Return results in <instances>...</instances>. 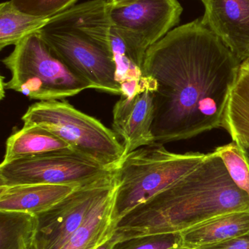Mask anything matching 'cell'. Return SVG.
<instances>
[{
  "label": "cell",
  "instance_id": "obj_1",
  "mask_svg": "<svg viewBox=\"0 0 249 249\" xmlns=\"http://www.w3.org/2000/svg\"><path fill=\"white\" fill-rule=\"evenodd\" d=\"M241 63L200 18L175 27L151 47L143 72L153 93L155 143L222 127Z\"/></svg>",
  "mask_w": 249,
  "mask_h": 249
},
{
  "label": "cell",
  "instance_id": "obj_2",
  "mask_svg": "<svg viewBox=\"0 0 249 249\" xmlns=\"http://www.w3.org/2000/svg\"><path fill=\"white\" fill-rule=\"evenodd\" d=\"M239 211H249L248 195L235 185L213 151L191 172L123 216L113 238L118 241L182 232L215 216Z\"/></svg>",
  "mask_w": 249,
  "mask_h": 249
},
{
  "label": "cell",
  "instance_id": "obj_3",
  "mask_svg": "<svg viewBox=\"0 0 249 249\" xmlns=\"http://www.w3.org/2000/svg\"><path fill=\"white\" fill-rule=\"evenodd\" d=\"M107 0H89L50 18L38 31L53 53L92 89L121 95L111 49Z\"/></svg>",
  "mask_w": 249,
  "mask_h": 249
},
{
  "label": "cell",
  "instance_id": "obj_4",
  "mask_svg": "<svg viewBox=\"0 0 249 249\" xmlns=\"http://www.w3.org/2000/svg\"><path fill=\"white\" fill-rule=\"evenodd\" d=\"M208 154L170 152L154 143L126 155L115 169L117 188L113 218L117 222L128 212L197 168Z\"/></svg>",
  "mask_w": 249,
  "mask_h": 249
},
{
  "label": "cell",
  "instance_id": "obj_5",
  "mask_svg": "<svg viewBox=\"0 0 249 249\" xmlns=\"http://www.w3.org/2000/svg\"><path fill=\"white\" fill-rule=\"evenodd\" d=\"M1 62L11 74L5 89L32 100H64L92 89L51 51L38 32L15 45Z\"/></svg>",
  "mask_w": 249,
  "mask_h": 249
},
{
  "label": "cell",
  "instance_id": "obj_6",
  "mask_svg": "<svg viewBox=\"0 0 249 249\" xmlns=\"http://www.w3.org/2000/svg\"><path fill=\"white\" fill-rule=\"evenodd\" d=\"M21 120L23 124L47 129L73 150L108 168H117L125 156L124 145L114 130L64 99L36 102L29 107Z\"/></svg>",
  "mask_w": 249,
  "mask_h": 249
},
{
  "label": "cell",
  "instance_id": "obj_7",
  "mask_svg": "<svg viewBox=\"0 0 249 249\" xmlns=\"http://www.w3.org/2000/svg\"><path fill=\"white\" fill-rule=\"evenodd\" d=\"M182 12L178 0H134L121 5L109 3L108 9L111 26L142 70L148 50L175 29Z\"/></svg>",
  "mask_w": 249,
  "mask_h": 249
},
{
  "label": "cell",
  "instance_id": "obj_8",
  "mask_svg": "<svg viewBox=\"0 0 249 249\" xmlns=\"http://www.w3.org/2000/svg\"><path fill=\"white\" fill-rule=\"evenodd\" d=\"M115 168H108L73 149L48 152L1 163L0 186L48 184L80 187Z\"/></svg>",
  "mask_w": 249,
  "mask_h": 249
},
{
  "label": "cell",
  "instance_id": "obj_9",
  "mask_svg": "<svg viewBox=\"0 0 249 249\" xmlns=\"http://www.w3.org/2000/svg\"><path fill=\"white\" fill-rule=\"evenodd\" d=\"M115 169L99 179L77 187L59 203L38 214L32 249L62 248L84 222L98 199L115 182Z\"/></svg>",
  "mask_w": 249,
  "mask_h": 249
},
{
  "label": "cell",
  "instance_id": "obj_10",
  "mask_svg": "<svg viewBox=\"0 0 249 249\" xmlns=\"http://www.w3.org/2000/svg\"><path fill=\"white\" fill-rule=\"evenodd\" d=\"M202 22L243 62L249 58V0H203Z\"/></svg>",
  "mask_w": 249,
  "mask_h": 249
},
{
  "label": "cell",
  "instance_id": "obj_11",
  "mask_svg": "<svg viewBox=\"0 0 249 249\" xmlns=\"http://www.w3.org/2000/svg\"><path fill=\"white\" fill-rule=\"evenodd\" d=\"M153 119L154 102L151 89L131 98L121 96L113 109L112 130L124 140L125 155L138 148L154 144Z\"/></svg>",
  "mask_w": 249,
  "mask_h": 249
},
{
  "label": "cell",
  "instance_id": "obj_12",
  "mask_svg": "<svg viewBox=\"0 0 249 249\" xmlns=\"http://www.w3.org/2000/svg\"><path fill=\"white\" fill-rule=\"evenodd\" d=\"M77 187L48 184L0 186V212H25L38 216L59 203Z\"/></svg>",
  "mask_w": 249,
  "mask_h": 249
},
{
  "label": "cell",
  "instance_id": "obj_13",
  "mask_svg": "<svg viewBox=\"0 0 249 249\" xmlns=\"http://www.w3.org/2000/svg\"><path fill=\"white\" fill-rule=\"evenodd\" d=\"M116 179L100 196L80 228L61 249H96L112 238L115 223L113 218Z\"/></svg>",
  "mask_w": 249,
  "mask_h": 249
},
{
  "label": "cell",
  "instance_id": "obj_14",
  "mask_svg": "<svg viewBox=\"0 0 249 249\" xmlns=\"http://www.w3.org/2000/svg\"><path fill=\"white\" fill-rule=\"evenodd\" d=\"M249 232V211L224 213L182 232L184 249H195Z\"/></svg>",
  "mask_w": 249,
  "mask_h": 249
},
{
  "label": "cell",
  "instance_id": "obj_15",
  "mask_svg": "<svg viewBox=\"0 0 249 249\" xmlns=\"http://www.w3.org/2000/svg\"><path fill=\"white\" fill-rule=\"evenodd\" d=\"M73 148L49 130L35 124H23L6 141L1 164L48 152L71 150Z\"/></svg>",
  "mask_w": 249,
  "mask_h": 249
},
{
  "label": "cell",
  "instance_id": "obj_16",
  "mask_svg": "<svg viewBox=\"0 0 249 249\" xmlns=\"http://www.w3.org/2000/svg\"><path fill=\"white\" fill-rule=\"evenodd\" d=\"M222 127L238 146H249V58L240 66L227 104Z\"/></svg>",
  "mask_w": 249,
  "mask_h": 249
},
{
  "label": "cell",
  "instance_id": "obj_17",
  "mask_svg": "<svg viewBox=\"0 0 249 249\" xmlns=\"http://www.w3.org/2000/svg\"><path fill=\"white\" fill-rule=\"evenodd\" d=\"M47 18L22 13L10 1L0 4V50L16 45L28 35L38 32L49 21Z\"/></svg>",
  "mask_w": 249,
  "mask_h": 249
},
{
  "label": "cell",
  "instance_id": "obj_18",
  "mask_svg": "<svg viewBox=\"0 0 249 249\" xmlns=\"http://www.w3.org/2000/svg\"><path fill=\"white\" fill-rule=\"evenodd\" d=\"M38 216L19 212H0V249H32Z\"/></svg>",
  "mask_w": 249,
  "mask_h": 249
},
{
  "label": "cell",
  "instance_id": "obj_19",
  "mask_svg": "<svg viewBox=\"0 0 249 249\" xmlns=\"http://www.w3.org/2000/svg\"><path fill=\"white\" fill-rule=\"evenodd\" d=\"M214 152L223 161L231 179L249 197V166L235 142L218 146Z\"/></svg>",
  "mask_w": 249,
  "mask_h": 249
},
{
  "label": "cell",
  "instance_id": "obj_20",
  "mask_svg": "<svg viewBox=\"0 0 249 249\" xmlns=\"http://www.w3.org/2000/svg\"><path fill=\"white\" fill-rule=\"evenodd\" d=\"M113 249H185L182 232H162L121 240Z\"/></svg>",
  "mask_w": 249,
  "mask_h": 249
},
{
  "label": "cell",
  "instance_id": "obj_21",
  "mask_svg": "<svg viewBox=\"0 0 249 249\" xmlns=\"http://www.w3.org/2000/svg\"><path fill=\"white\" fill-rule=\"evenodd\" d=\"M15 8L31 16L51 18L76 5L78 0H10Z\"/></svg>",
  "mask_w": 249,
  "mask_h": 249
},
{
  "label": "cell",
  "instance_id": "obj_22",
  "mask_svg": "<svg viewBox=\"0 0 249 249\" xmlns=\"http://www.w3.org/2000/svg\"><path fill=\"white\" fill-rule=\"evenodd\" d=\"M195 249H249V232L222 242L203 246Z\"/></svg>",
  "mask_w": 249,
  "mask_h": 249
},
{
  "label": "cell",
  "instance_id": "obj_23",
  "mask_svg": "<svg viewBox=\"0 0 249 249\" xmlns=\"http://www.w3.org/2000/svg\"><path fill=\"white\" fill-rule=\"evenodd\" d=\"M116 242V240L114 239L112 237V238L108 239V241H105L102 245L99 246L96 249H113Z\"/></svg>",
  "mask_w": 249,
  "mask_h": 249
},
{
  "label": "cell",
  "instance_id": "obj_24",
  "mask_svg": "<svg viewBox=\"0 0 249 249\" xmlns=\"http://www.w3.org/2000/svg\"><path fill=\"white\" fill-rule=\"evenodd\" d=\"M107 1L113 5H121V4H128L134 0H107Z\"/></svg>",
  "mask_w": 249,
  "mask_h": 249
},
{
  "label": "cell",
  "instance_id": "obj_25",
  "mask_svg": "<svg viewBox=\"0 0 249 249\" xmlns=\"http://www.w3.org/2000/svg\"><path fill=\"white\" fill-rule=\"evenodd\" d=\"M240 149H241V152H242L243 155H244V158H245L246 160H247L249 166V146H241V147H240Z\"/></svg>",
  "mask_w": 249,
  "mask_h": 249
},
{
  "label": "cell",
  "instance_id": "obj_26",
  "mask_svg": "<svg viewBox=\"0 0 249 249\" xmlns=\"http://www.w3.org/2000/svg\"><path fill=\"white\" fill-rule=\"evenodd\" d=\"M200 1H203V0H200Z\"/></svg>",
  "mask_w": 249,
  "mask_h": 249
}]
</instances>
